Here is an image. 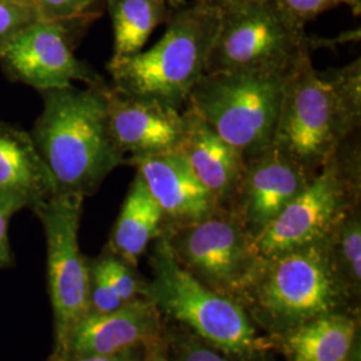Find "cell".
Wrapping results in <instances>:
<instances>
[{"label":"cell","mask_w":361,"mask_h":361,"mask_svg":"<svg viewBox=\"0 0 361 361\" xmlns=\"http://www.w3.org/2000/svg\"><path fill=\"white\" fill-rule=\"evenodd\" d=\"M331 261L341 283L352 298L359 296L361 286L360 205L340 219L326 235Z\"/></svg>","instance_id":"44dd1931"},{"label":"cell","mask_w":361,"mask_h":361,"mask_svg":"<svg viewBox=\"0 0 361 361\" xmlns=\"http://www.w3.org/2000/svg\"><path fill=\"white\" fill-rule=\"evenodd\" d=\"M107 86L39 91L43 107L30 134L56 193L87 198L123 165L109 126Z\"/></svg>","instance_id":"6da1fadb"},{"label":"cell","mask_w":361,"mask_h":361,"mask_svg":"<svg viewBox=\"0 0 361 361\" xmlns=\"http://www.w3.org/2000/svg\"><path fill=\"white\" fill-rule=\"evenodd\" d=\"M361 147L352 133L324 168L253 238L258 258H268L325 240L349 210L360 205Z\"/></svg>","instance_id":"5b68a950"},{"label":"cell","mask_w":361,"mask_h":361,"mask_svg":"<svg viewBox=\"0 0 361 361\" xmlns=\"http://www.w3.org/2000/svg\"><path fill=\"white\" fill-rule=\"evenodd\" d=\"M123 304L104 271L94 259L90 261V312L107 313L118 310Z\"/></svg>","instance_id":"83f0119b"},{"label":"cell","mask_w":361,"mask_h":361,"mask_svg":"<svg viewBox=\"0 0 361 361\" xmlns=\"http://www.w3.org/2000/svg\"><path fill=\"white\" fill-rule=\"evenodd\" d=\"M140 349L128 350L116 355L109 356H83V357H68V359H56L50 357L47 361H142V355L138 353Z\"/></svg>","instance_id":"f546056e"},{"label":"cell","mask_w":361,"mask_h":361,"mask_svg":"<svg viewBox=\"0 0 361 361\" xmlns=\"http://www.w3.org/2000/svg\"><path fill=\"white\" fill-rule=\"evenodd\" d=\"M164 335L162 316L146 297H138L107 313L89 312L56 359L116 355L145 348Z\"/></svg>","instance_id":"4fadbf2b"},{"label":"cell","mask_w":361,"mask_h":361,"mask_svg":"<svg viewBox=\"0 0 361 361\" xmlns=\"http://www.w3.org/2000/svg\"><path fill=\"white\" fill-rule=\"evenodd\" d=\"M219 23L221 10L200 0L177 8L152 49L109 62L111 87L123 95L183 110L190 91L205 75Z\"/></svg>","instance_id":"3957f363"},{"label":"cell","mask_w":361,"mask_h":361,"mask_svg":"<svg viewBox=\"0 0 361 361\" xmlns=\"http://www.w3.org/2000/svg\"><path fill=\"white\" fill-rule=\"evenodd\" d=\"M176 152L219 207L229 210L245 171L243 155L189 109L183 110V131Z\"/></svg>","instance_id":"2e32d148"},{"label":"cell","mask_w":361,"mask_h":361,"mask_svg":"<svg viewBox=\"0 0 361 361\" xmlns=\"http://www.w3.org/2000/svg\"><path fill=\"white\" fill-rule=\"evenodd\" d=\"M360 129L305 56L288 75L271 147L316 176L352 133Z\"/></svg>","instance_id":"ba28073f"},{"label":"cell","mask_w":361,"mask_h":361,"mask_svg":"<svg viewBox=\"0 0 361 361\" xmlns=\"http://www.w3.org/2000/svg\"><path fill=\"white\" fill-rule=\"evenodd\" d=\"M142 361H170L166 336L164 335L161 338L149 343L143 348Z\"/></svg>","instance_id":"4dcf8cb0"},{"label":"cell","mask_w":361,"mask_h":361,"mask_svg":"<svg viewBox=\"0 0 361 361\" xmlns=\"http://www.w3.org/2000/svg\"><path fill=\"white\" fill-rule=\"evenodd\" d=\"M152 280L143 297L159 314L177 322L192 335L225 355L250 357L265 348V341L244 307L231 297L200 283L185 271L161 234L150 255Z\"/></svg>","instance_id":"277c9868"},{"label":"cell","mask_w":361,"mask_h":361,"mask_svg":"<svg viewBox=\"0 0 361 361\" xmlns=\"http://www.w3.org/2000/svg\"><path fill=\"white\" fill-rule=\"evenodd\" d=\"M319 75L331 87L337 101L355 121L361 123V61L349 65L319 71Z\"/></svg>","instance_id":"7402d4cb"},{"label":"cell","mask_w":361,"mask_h":361,"mask_svg":"<svg viewBox=\"0 0 361 361\" xmlns=\"http://www.w3.org/2000/svg\"><path fill=\"white\" fill-rule=\"evenodd\" d=\"M39 18L35 7L27 0H0V51Z\"/></svg>","instance_id":"d4e9b609"},{"label":"cell","mask_w":361,"mask_h":361,"mask_svg":"<svg viewBox=\"0 0 361 361\" xmlns=\"http://www.w3.org/2000/svg\"><path fill=\"white\" fill-rule=\"evenodd\" d=\"M200 1L209 4L212 7L219 8V10H228V8L243 6L246 3H252V1H257V0H200Z\"/></svg>","instance_id":"1f68e13d"},{"label":"cell","mask_w":361,"mask_h":361,"mask_svg":"<svg viewBox=\"0 0 361 361\" xmlns=\"http://www.w3.org/2000/svg\"><path fill=\"white\" fill-rule=\"evenodd\" d=\"M27 1H28V0H27Z\"/></svg>","instance_id":"836d02e7"},{"label":"cell","mask_w":361,"mask_h":361,"mask_svg":"<svg viewBox=\"0 0 361 361\" xmlns=\"http://www.w3.org/2000/svg\"><path fill=\"white\" fill-rule=\"evenodd\" d=\"M85 23L39 18L0 51L3 73L11 82L38 91L62 89L73 82L104 85V78L74 54L73 30Z\"/></svg>","instance_id":"8fae6325"},{"label":"cell","mask_w":361,"mask_h":361,"mask_svg":"<svg viewBox=\"0 0 361 361\" xmlns=\"http://www.w3.org/2000/svg\"><path fill=\"white\" fill-rule=\"evenodd\" d=\"M359 338V319L336 312L301 324L279 337L289 361H352Z\"/></svg>","instance_id":"ac0fdd59"},{"label":"cell","mask_w":361,"mask_h":361,"mask_svg":"<svg viewBox=\"0 0 361 361\" xmlns=\"http://www.w3.org/2000/svg\"><path fill=\"white\" fill-rule=\"evenodd\" d=\"M274 1L292 19H295L296 22L304 26L307 22L314 19L317 15L338 6H348L356 15H359L361 10V0H274Z\"/></svg>","instance_id":"4316f807"},{"label":"cell","mask_w":361,"mask_h":361,"mask_svg":"<svg viewBox=\"0 0 361 361\" xmlns=\"http://www.w3.org/2000/svg\"><path fill=\"white\" fill-rule=\"evenodd\" d=\"M313 177L271 146L262 154L246 161L243 180L229 210L255 238Z\"/></svg>","instance_id":"7c38bea8"},{"label":"cell","mask_w":361,"mask_h":361,"mask_svg":"<svg viewBox=\"0 0 361 361\" xmlns=\"http://www.w3.org/2000/svg\"><path fill=\"white\" fill-rule=\"evenodd\" d=\"M274 0L221 10L205 74L268 73L288 77L310 55L313 39Z\"/></svg>","instance_id":"52a82bcc"},{"label":"cell","mask_w":361,"mask_h":361,"mask_svg":"<svg viewBox=\"0 0 361 361\" xmlns=\"http://www.w3.org/2000/svg\"><path fill=\"white\" fill-rule=\"evenodd\" d=\"M165 228V217L141 176L130 183L129 192L109 238L107 250L135 268L149 245Z\"/></svg>","instance_id":"d6986e66"},{"label":"cell","mask_w":361,"mask_h":361,"mask_svg":"<svg viewBox=\"0 0 361 361\" xmlns=\"http://www.w3.org/2000/svg\"><path fill=\"white\" fill-rule=\"evenodd\" d=\"M20 212L19 207L13 205V202L0 198V269L11 268L13 265V253L8 226L13 214Z\"/></svg>","instance_id":"f1b7e54d"},{"label":"cell","mask_w":361,"mask_h":361,"mask_svg":"<svg viewBox=\"0 0 361 361\" xmlns=\"http://www.w3.org/2000/svg\"><path fill=\"white\" fill-rule=\"evenodd\" d=\"M161 207L165 226L188 225L219 212L217 201L177 152L125 158Z\"/></svg>","instance_id":"9a60e30c"},{"label":"cell","mask_w":361,"mask_h":361,"mask_svg":"<svg viewBox=\"0 0 361 361\" xmlns=\"http://www.w3.org/2000/svg\"><path fill=\"white\" fill-rule=\"evenodd\" d=\"M55 183L30 133L0 121V198L22 209H35Z\"/></svg>","instance_id":"e0dca14e"},{"label":"cell","mask_w":361,"mask_h":361,"mask_svg":"<svg viewBox=\"0 0 361 361\" xmlns=\"http://www.w3.org/2000/svg\"><path fill=\"white\" fill-rule=\"evenodd\" d=\"M350 295L331 261L326 240L259 258L238 302L250 320L280 337L316 317L344 310Z\"/></svg>","instance_id":"7a4b0ae2"},{"label":"cell","mask_w":361,"mask_h":361,"mask_svg":"<svg viewBox=\"0 0 361 361\" xmlns=\"http://www.w3.org/2000/svg\"><path fill=\"white\" fill-rule=\"evenodd\" d=\"M94 261L104 271L110 284L114 286L118 296L123 302H129L134 298L143 296L145 283L138 279V276L134 273V268L130 267L129 264L110 253L107 249Z\"/></svg>","instance_id":"603a6c76"},{"label":"cell","mask_w":361,"mask_h":361,"mask_svg":"<svg viewBox=\"0 0 361 361\" xmlns=\"http://www.w3.org/2000/svg\"><path fill=\"white\" fill-rule=\"evenodd\" d=\"M113 23L114 47L110 62H119L142 51L157 27L176 10L166 0H106Z\"/></svg>","instance_id":"ffe728a7"},{"label":"cell","mask_w":361,"mask_h":361,"mask_svg":"<svg viewBox=\"0 0 361 361\" xmlns=\"http://www.w3.org/2000/svg\"><path fill=\"white\" fill-rule=\"evenodd\" d=\"M286 78L268 73L205 74L190 91L186 109L249 161L271 146Z\"/></svg>","instance_id":"8992f818"},{"label":"cell","mask_w":361,"mask_h":361,"mask_svg":"<svg viewBox=\"0 0 361 361\" xmlns=\"http://www.w3.org/2000/svg\"><path fill=\"white\" fill-rule=\"evenodd\" d=\"M166 336L170 361H231L185 328Z\"/></svg>","instance_id":"cb8c5ba5"},{"label":"cell","mask_w":361,"mask_h":361,"mask_svg":"<svg viewBox=\"0 0 361 361\" xmlns=\"http://www.w3.org/2000/svg\"><path fill=\"white\" fill-rule=\"evenodd\" d=\"M85 198L55 193L32 209L47 246V281L54 313V352L62 357L77 324L90 312V261L79 247Z\"/></svg>","instance_id":"9c48e42d"},{"label":"cell","mask_w":361,"mask_h":361,"mask_svg":"<svg viewBox=\"0 0 361 361\" xmlns=\"http://www.w3.org/2000/svg\"><path fill=\"white\" fill-rule=\"evenodd\" d=\"M106 94L110 133L125 158L177 150L183 131V110L123 95L110 85Z\"/></svg>","instance_id":"5bb4252c"},{"label":"cell","mask_w":361,"mask_h":361,"mask_svg":"<svg viewBox=\"0 0 361 361\" xmlns=\"http://www.w3.org/2000/svg\"><path fill=\"white\" fill-rule=\"evenodd\" d=\"M39 16L58 22H89L98 0H28Z\"/></svg>","instance_id":"484cf974"},{"label":"cell","mask_w":361,"mask_h":361,"mask_svg":"<svg viewBox=\"0 0 361 361\" xmlns=\"http://www.w3.org/2000/svg\"><path fill=\"white\" fill-rule=\"evenodd\" d=\"M162 234L185 271L235 301L257 267L253 238L231 210L219 209L193 224L165 226Z\"/></svg>","instance_id":"30bf717a"},{"label":"cell","mask_w":361,"mask_h":361,"mask_svg":"<svg viewBox=\"0 0 361 361\" xmlns=\"http://www.w3.org/2000/svg\"><path fill=\"white\" fill-rule=\"evenodd\" d=\"M173 10H177L186 4V0H166Z\"/></svg>","instance_id":"d6a6232c"}]
</instances>
